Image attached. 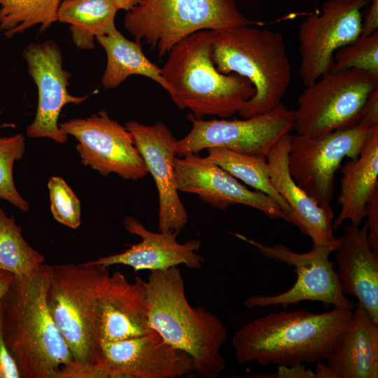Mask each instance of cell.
Masks as SVG:
<instances>
[{
  "mask_svg": "<svg viewBox=\"0 0 378 378\" xmlns=\"http://www.w3.org/2000/svg\"><path fill=\"white\" fill-rule=\"evenodd\" d=\"M50 265L14 276L3 300L4 332L22 378H76L71 352L46 303Z\"/></svg>",
  "mask_w": 378,
  "mask_h": 378,
  "instance_id": "obj_1",
  "label": "cell"
},
{
  "mask_svg": "<svg viewBox=\"0 0 378 378\" xmlns=\"http://www.w3.org/2000/svg\"><path fill=\"white\" fill-rule=\"evenodd\" d=\"M353 310L335 307L323 313L274 312L242 326L232 345L237 362L290 366L326 360Z\"/></svg>",
  "mask_w": 378,
  "mask_h": 378,
  "instance_id": "obj_2",
  "label": "cell"
},
{
  "mask_svg": "<svg viewBox=\"0 0 378 378\" xmlns=\"http://www.w3.org/2000/svg\"><path fill=\"white\" fill-rule=\"evenodd\" d=\"M145 286L150 328L191 356L197 375L219 377L225 368L220 349L227 339L226 328L204 307L190 306L178 267L150 271Z\"/></svg>",
  "mask_w": 378,
  "mask_h": 378,
  "instance_id": "obj_3",
  "label": "cell"
},
{
  "mask_svg": "<svg viewBox=\"0 0 378 378\" xmlns=\"http://www.w3.org/2000/svg\"><path fill=\"white\" fill-rule=\"evenodd\" d=\"M214 33L202 30L184 38L172 48L161 68L174 103L199 119L231 117L255 93L245 77L217 70L211 55Z\"/></svg>",
  "mask_w": 378,
  "mask_h": 378,
  "instance_id": "obj_4",
  "label": "cell"
},
{
  "mask_svg": "<svg viewBox=\"0 0 378 378\" xmlns=\"http://www.w3.org/2000/svg\"><path fill=\"white\" fill-rule=\"evenodd\" d=\"M211 59L217 70L247 78L255 93L238 114L248 118L279 104L291 80L292 69L281 33L243 25L215 31Z\"/></svg>",
  "mask_w": 378,
  "mask_h": 378,
  "instance_id": "obj_5",
  "label": "cell"
},
{
  "mask_svg": "<svg viewBox=\"0 0 378 378\" xmlns=\"http://www.w3.org/2000/svg\"><path fill=\"white\" fill-rule=\"evenodd\" d=\"M100 265H50L46 303L77 368L76 378H103L97 325V286Z\"/></svg>",
  "mask_w": 378,
  "mask_h": 378,
  "instance_id": "obj_6",
  "label": "cell"
},
{
  "mask_svg": "<svg viewBox=\"0 0 378 378\" xmlns=\"http://www.w3.org/2000/svg\"><path fill=\"white\" fill-rule=\"evenodd\" d=\"M254 23L239 11L235 0H143L127 11L123 20L135 41L157 49L160 57L195 32Z\"/></svg>",
  "mask_w": 378,
  "mask_h": 378,
  "instance_id": "obj_7",
  "label": "cell"
},
{
  "mask_svg": "<svg viewBox=\"0 0 378 378\" xmlns=\"http://www.w3.org/2000/svg\"><path fill=\"white\" fill-rule=\"evenodd\" d=\"M378 76L358 69L330 71L306 86L294 111L298 134L319 135L358 122Z\"/></svg>",
  "mask_w": 378,
  "mask_h": 378,
  "instance_id": "obj_8",
  "label": "cell"
},
{
  "mask_svg": "<svg viewBox=\"0 0 378 378\" xmlns=\"http://www.w3.org/2000/svg\"><path fill=\"white\" fill-rule=\"evenodd\" d=\"M378 125L358 122L319 135H291L288 169L295 182L320 206L332 210L334 179L344 158L356 160Z\"/></svg>",
  "mask_w": 378,
  "mask_h": 378,
  "instance_id": "obj_9",
  "label": "cell"
},
{
  "mask_svg": "<svg viewBox=\"0 0 378 378\" xmlns=\"http://www.w3.org/2000/svg\"><path fill=\"white\" fill-rule=\"evenodd\" d=\"M233 235L258 248L266 258L295 267L297 275L295 284L284 292L274 295L248 298L244 302L247 308L274 305L286 307L308 300L321 302L339 308L354 309L356 304L342 292L337 272L333 262L329 259L330 255L338 248L340 237L330 244L313 242L309 251L297 253L280 244L268 246L241 234L233 233Z\"/></svg>",
  "mask_w": 378,
  "mask_h": 378,
  "instance_id": "obj_10",
  "label": "cell"
},
{
  "mask_svg": "<svg viewBox=\"0 0 378 378\" xmlns=\"http://www.w3.org/2000/svg\"><path fill=\"white\" fill-rule=\"evenodd\" d=\"M192 123L188 134L174 145L176 155H185L214 147L265 156L286 134L293 130L295 113L283 103L265 113L244 120H204L188 114Z\"/></svg>",
  "mask_w": 378,
  "mask_h": 378,
  "instance_id": "obj_11",
  "label": "cell"
},
{
  "mask_svg": "<svg viewBox=\"0 0 378 378\" xmlns=\"http://www.w3.org/2000/svg\"><path fill=\"white\" fill-rule=\"evenodd\" d=\"M370 1L327 0L319 14L304 19L298 31V51L299 74L305 87L331 70L339 48L360 36L361 10Z\"/></svg>",
  "mask_w": 378,
  "mask_h": 378,
  "instance_id": "obj_12",
  "label": "cell"
},
{
  "mask_svg": "<svg viewBox=\"0 0 378 378\" xmlns=\"http://www.w3.org/2000/svg\"><path fill=\"white\" fill-rule=\"evenodd\" d=\"M66 135L73 136L80 162L103 176L111 173L136 181L148 173L132 137L125 127L99 111L87 118H74L59 123Z\"/></svg>",
  "mask_w": 378,
  "mask_h": 378,
  "instance_id": "obj_13",
  "label": "cell"
},
{
  "mask_svg": "<svg viewBox=\"0 0 378 378\" xmlns=\"http://www.w3.org/2000/svg\"><path fill=\"white\" fill-rule=\"evenodd\" d=\"M22 57L38 90L36 112L27 128V135L63 144L68 135L62 132L58 122L62 109L68 104H81L88 95L76 97L69 92L71 74L63 68L62 52L55 41L30 43L24 48Z\"/></svg>",
  "mask_w": 378,
  "mask_h": 378,
  "instance_id": "obj_14",
  "label": "cell"
},
{
  "mask_svg": "<svg viewBox=\"0 0 378 378\" xmlns=\"http://www.w3.org/2000/svg\"><path fill=\"white\" fill-rule=\"evenodd\" d=\"M101 345L103 378H176L195 370L190 354L166 342L155 330Z\"/></svg>",
  "mask_w": 378,
  "mask_h": 378,
  "instance_id": "obj_15",
  "label": "cell"
},
{
  "mask_svg": "<svg viewBox=\"0 0 378 378\" xmlns=\"http://www.w3.org/2000/svg\"><path fill=\"white\" fill-rule=\"evenodd\" d=\"M158 192L159 232L178 233L186 225L188 214L178 196L176 184L174 145L176 141L161 121L152 125L134 120L125 123Z\"/></svg>",
  "mask_w": 378,
  "mask_h": 378,
  "instance_id": "obj_16",
  "label": "cell"
},
{
  "mask_svg": "<svg viewBox=\"0 0 378 378\" xmlns=\"http://www.w3.org/2000/svg\"><path fill=\"white\" fill-rule=\"evenodd\" d=\"M97 325L101 342L146 335L150 328L145 281L133 283L120 272L110 274L101 266L97 286Z\"/></svg>",
  "mask_w": 378,
  "mask_h": 378,
  "instance_id": "obj_17",
  "label": "cell"
},
{
  "mask_svg": "<svg viewBox=\"0 0 378 378\" xmlns=\"http://www.w3.org/2000/svg\"><path fill=\"white\" fill-rule=\"evenodd\" d=\"M176 184L178 191L197 195L211 206L226 209L240 204L255 209L272 219L288 216L271 197L253 191L226 171L197 153H188L174 159Z\"/></svg>",
  "mask_w": 378,
  "mask_h": 378,
  "instance_id": "obj_18",
  "label": "cell"
},
{
  "mask_svg": "<svg viewBox=\"0 0 378 378\" xmlns=\"http://www.w3.org/2000/svg\"><path fill=\"white\" fill-rule=\"evenodd\" d=\"M123 224L127 232L140 237L141 241L131 245L124 251L99 257L87 264L106 267L120 264L130 266L135 271L150 272L167 270L179 265L192 270L202 267L204 258L198 253L202 245L200 239L178 243L177 233L153 232L132 216L125 217Z\"/></svg>",
  "mask_w": 378,
  "mask_h": 378,
  "instance_id": "obj_19",
  "label": "cell"
},
{
  "mask_svg": "<svg viewBox=\"0 0 378 378\" xmlns=\"http://www.w3.org/2000/svg\"><path fill=\"white\" fill-rule=\"evenodd\" d=\"M291 134L282 136L266 155L273 187L287 203L288 223L309 237L312 242L326 244L335 241L332 210L320 206L293 180L288 163Z\"/></svg>",
  "mask_w": 378,
  "mask_h": 378,
  "instance_id": "obj_20",
  "label": "cell"
},
{
  "mask_svg": "<svg viewBox=\"0 0 378 378\" xmlns=\"http://www.w3.org/2000/svg\"><path fill=\"white\" fill-rule=\"evenodd\" d=\"M334 251L342 292L358 299L378 323V253L372 250L366 223L345 227Z\"/></svg>",
  "mask_w": 378,
  "mask_h": 378,
  "instance_id": "obj_21",
  "label": "cell"
},
{
  "mask_svg": "<svg viewBox=\"0 0 378 378\" xmlns=\"http://www.w3.org/2000/svg\"><path fill=\"white\" fill-rule=\"evenodd\" d=\"M326 360L336 378L378 377V323L360 302Z\"/></svg>",
  "mask_w": 378,
  "mask_h": 378,
  "instance_id": "obj_22",
  "label": "cell"
},
{
  "mask_svg": "<svg viewBox=\"0 0 378 378\" xmlns=\"http://www.w3.org/2000/svg\"><path fill=\"white\" fill-rule=\"evenodd\" d=\"M340 170V210L332 222L333 230L346 220L359 226L366 217L368 203L378 189V129L368 136L357 159L346 162Z\"/></svg>",
  "mask_w": 378,
  "mask_h": 378,
  "instance_id": "obj_23",
  "label": "cell"
},
{
  "mask_svg": "<svg viewBox=\"0 0 378 378\" xmlns=\"http://www.w3.org/2000/svg\"><path fill=\"white\" fill-rule=\"evenodd\" d=\"M96 41L103 48L107 57L102 78L104 88H116L129 76L139 75L152 79L168 90L161 69L146 57L142 50V43L127 39L118 29L97 36Z\"/></svg>",
  "mask_w": 378,
  "mask_h": 378,
  "instance_id": "obj_24",
  "label": "cell"
},
{
  "mask_svg": "<svg viewBox=\"0 0 378 378\" xmlns=\"http://www.w3.org/2000/svg\"><path fill=\"white\" fill-rule=\"evenodd\" d=\"M118 8L113 0H62L57 22L69 24L74 44L78 49L94 48L97 36L115 29V17Z\"/></svg>",
  "mask_w": 378,
  "mask_h": 378,
  "instance_id": "obj_25",
  "label": "cell"
},
{
  "mask_svg": "<svg viewBox=\"0 0 378 378\" xmlns=\"http://www.w3.org/2000/svg\"><path fill=\"white\" fill-rule=\"evenodd\" d=\"M206 150L208 155L205 159L208 162L218 165L235 178L271 197L287 215L288 222L290 209L272 184L265 156L244 154L220 147Z\"/></svg>",
  "mask_w": 378,
  "mask_h": 378,
  "instance_id": "obj_26",
  "label": "cell"
},
{
  "mask_svg": "<svg viewBox=\"0 0 378 378\" xmlns=\"http://www.w3.org/2000/svg\"><path fill=\"white\" fill-rule=\"evenodd\" d=\"M44 262V255L22 237L21 226L0 206V270L15 276H27L36 272Z\"/></svg>",
  "mask_w": 378,
  "mask_h": 378,
  "instance_id": "obj_27",
  "label": "cell"
},
{
  "mask_svg": "<svg viewBox=\"0 0 378 378\" xmlns=\"http://www.w3.org/2000/svg\"><path fill=\"white\" fill-rule=\"evenodd\" d=\"M62 0H0V29L6 37L39 25L43 32L57 22Z\"/></svg>",
  "mask_w": 378,
  "mask_h": 378,
  "instance_id": "obj_28",
  "label": "cell"
},
{
  "mask_svg": "<svg viewBox=\"0 0 378 378\" xmlns=\"http://www.w3.org/2000/svg\"><path fill=\"white\" fill-rule=\"evenodd\" d=\"M25 150V139L22 134L0 136V198L22 211H27L29 202L18 191L13 175L14 163L20 160Z\"/></svg>",
  "mask_w": 378,
  "mask_h": 378,
  "instance_id": "obj_29",
  "label": "cell"
},
{
  "mask_svg": "<svg viewBox=\"0 0 378 378\" xmlns=\"http://www.w3.org/2000/svg\"><path fill=\"white\" fill-rule=\"evenodd\" d=\"M358 69L378 76V31L339 48L330 71Z\"/></svg>",
  "mask_w": 378,
  "mask_h": 378,
  "instance_id": "obj_30",
  "label": "cell"
},
{
  "mask_svg": "<svg viewBox=\"0 0 378 378\" xmlns=\"http://www.w3.org/2000/svg\"><path fill=\"white\" fill-rule=\"evenodd\" d=\"M50 210L61 224L76 229L81 223L80 202L71 187L59 176H52L48 182Z\"/></svg>",
  "mask_w": 378,
  "mask_h": 378,
  "instance_id": "obj_31",
  "label": "cell"
},
{
  "mask_svg": "<svg viewBox=\"0 0 378 378\" xmlns=\"http://www.w3.org/2000/svg\"><path fill=\"white\" fill-rule=\"evenodd\" d=\"M4 312L5 304L2 299L0 302V378H22L17 363L5 341Z\"/></svg>",
  "mask_w": 378,
  "mask_h": 378,
  "instance_id": "obj_32",
  "label": "cell"
},
{
  "mask_svg": "<svg viewBox=\"0 0 378 378\" xmlns=\"http://www.w3.org/2000/svg\"><path fill=\"white\" fill-rule=\"evenodd\" d=\"M366 217L368 242L372 250L378 253V189L368 203Z\"/></svg>",
  "mask_w": 378,
  "mask_h": 378,
  "instance_id": "obj_33",
  "label": "cell"
},
{
  "mask_svg": "<svg viewBox=\"0 0 378 378\" xmlns=\"http://www.w3.org/2000/svg\"><path fill=\"white\" fill-rule=\"evenodd\" d=\"M358 122L368 127L378 125V88L374 89L367 97Z\"/></svg>",
  "mask_w": 378,
  "mask_h": 378,
  "instance_id": "obj_34",
  "label": "cell"
},
{
  "mask_svg": "<svg viewBox=\"0 0 378 378\" xmlns=\"http://www.w3.org/2000/svg\"><path fill=\"white\" fill-rule=\"evenodd\" d=\"M272 377L275 378H316L312 369H307L304 363L290 366L278 365V370Z\"/></svg>",
  "mask_w": 378,
  "mask_h": 378,
  "instance_id": "obj_35",
  "label": "cell"
},
{
  "mask_svg": "<svg viewBox=\"0 0 378 378\" xmlns=\"http://www.w3.org/2000/svg\"><path fill=\"white\" fill-rule=\"evenodd\" d=\"M370 7L365 10L362 20V29L360 36H367L378 31V0H370Z\"/></svg>",
  "mask_w": 378,
  "mask_h": 378,
  "instance_id": "obj_36",
  "label": "cell"
},
{
  "mask_svg": "<svg viewBox=\"0 0 378 378\" xmlns=\"http://www.w3.org/2000/svg\"><path fill=\"white\" fill-rule=\"evenodd\" d=\"M14 275L8 272L0 270V302L6 294L14 279Z\"/></svg>",
  "mask_w": 378,
  "mask_h": 378,
  "instance_id": "obj_37",
  "label": "cell"
},
{
  "mask_svg": "<svg viewBox=\"0 0 378 378\" xmlns=\"http://www.w3.org/2000/svg\"><path fill=\"white\" fill-rule=\"evenodd\" d=\"M316 366V378H336L332 370L328 364L323 363V360L317 361Z\"/></svg>",
  "mask_w": 378,
  "mask_h": 378,
  "instance_id": "obj_38",
  "label": "cell"
},
{
  "mask_svg": "<svg viewBox=\"0 0 378 378\" xmlns=\"http://www.w3.org/2000/svg\"><path fill=\"white\" fill-rule=\"evenodd\" d=\"M119 10L129 11L143 0H113Z\"/></svg>",
  "mask_w": 378,
  "mask_h": 378,
  "instance_id": "obj_39",
  "label": "cell"
}]
</instances>
